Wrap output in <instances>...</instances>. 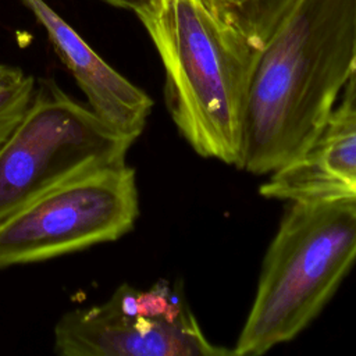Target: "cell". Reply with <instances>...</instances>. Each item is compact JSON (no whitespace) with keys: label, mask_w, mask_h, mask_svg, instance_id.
<instances>
[{"label":"cell","mask_w":356,"mask_h":356,"mask_svg":"<svg viewBox=\"0 0 356 356\" xmlns=\"http://www.w3.org/2000/svg\"><path fill=\"white\" fill-rule=\"evenodd\" d=\"M356 68L355 0H296L263 46L241 168L270 174L325 127Z\"/></svg>","instance_id":"1"},{"label":"cell","mask_w":356,"mask_h":356,"mask_svg":"<svg viewBox=\"0 0 356 356\" xmlns=\"http://www.w3.org/2000/svg\"><path fill=\"white\" fill-rule=\"evenodd\" d=\"M135 14L163 63L165 104L179 134L199 156L241 168L261 49L222 0H149Z\"/></svg>","instance_id":"2"},{"label":"cell","mask_w":356,"mask_h":356,"mask_svg":"<svg viewBox=\"0 0 356 356\" xmlns=\"http://www.w3.org/2000/svg\"><path fill=\"white\" fill-rule=\"evenodd\" d=\"M288 203L266 252L234 355H263L293 339L356 261V200Z\"/></svg>","instance_id":"3"},{"label":"cell","mask_w":356,"mask_h":356,"mask_svg":"<svg viewBox=\"0 0 356 356\" xmlns=\"http://www.w3.org/2000/svg\"><path fill=\"white\" fill-rule=\"evenodd\" d=\"M134 142L53 79L39 81L0 145V220L65 179L125 163Z\"/></svg>","instance_id":"4"},{"label":"cell","mask_w":356,"mask_h":356,"mask_svg":"<svg viewBox=\"0 0 356 356\" xmlns=\"http://www.w3.org/2000/svg\"><path fill=\"white\" fill-rule=\"evenodd\" d=\"M139 216L135 170H88L0 220V268L43 261L128 234Z\"/></svg>","instance_id":"5"},{"label":"cell","mask_w":356,"mask_h":356,"mask_svg":"<svg viewBox=\"0 0 356 356\" xmlns=\"http://www.w3.org/2000/svg\"><path fill=\"white\" fill-rule=\"evenodd\" d=\"M63 356H225L211 343L184 298L167 282L149 289L127 284L100 305L64 313L54 327Z\"/></svg>","instance_id":"6"},{"label":"cell","mask_w":356,"mask_h":356,"mask_svg":"<svg viewBox=\"0 0 356 356\" xmlns=\"http://www.w3.org/2000/svg\"><path fill=\"white\" fill-rule=\"evenodd\" d=\"M24 3L46 29L56 54L83 92L88 106L108 125L136 140L150 115L152 97L107 64L46 1Z\"/></svg>","instance_id":"7"},{"label":"cell","mask_w":356,"mask_h":356,"mask_svg":"<svg viewBox=\"0 0 356 356\" xmlns=\"http://www.w3.org/2000/svg\"><path fill=\"white\" fill-rule=\"evenodd\" d=\"M261 196L277 200H356V121H331L293 159L270 172Z\"/></svg>","instance_id":"8"},{"label":"cell","mask_w":356,"mask_h":356,"mask_svg":"<svg viewBox=\"0 0 356 356\" xmlns=\"http://www.w3.org/2000/svg\"><path fill=\"white\" fill-rule=\"evenodd\" d=\"M36 81L21 68L0 64V145L25 113Z\"/></svg>","instance_id":"9"},{"label":"cell","mask_w":356,"mask_h":356,"mask_svg":"<svg viewBox=\"0 0 356 356\" xmlns=\"http://www.w3.org/2000/svg\"><path fill=\"white\" fill-rule=\"evenodd\" d=\"M238 15L254 43L263 49L296 0H222Z\"/></svg>","instance_id":"10"},{"label":"cell","mask_w":356,"mask_h":356,"mask_svg":"<svg viewBox=\"0 0 356 356\" xmlns=\"http://www.w3.org/2000/svg\"><path fill=\"white\" fill-rule=\"evenodd\" d=\"M330 120L339 122L356 121V68L348 79Z\"/></svg>","instance_id":"11"},{"label":"cell","mask_w":356,"mask_h":356,"mask_svg":"<svg viewBox=\"0 0 356 356\" xmlns=\"http://www.w3.org/2000/svg\"><path fill=\"white\" fill-rule=\"evenodd\" d=\"M110 6L118 7V8H125V10H131V11H136L140 7H143L149 0H103Z\"/></svg>","instance_id":"12"},{"label":"cell","mask_w":356,"mask_h":356,"mask_svg":"<svg viewBox=\"0 0 356 356\" xmlns=\"http://www.w3.org/2000/svg\"><path fill=\"white\" fill-rule=\"evenodd\" d=\"M355 14H356V0H355Z\"/></svg>","instance_id":"13"}]
</instances>
